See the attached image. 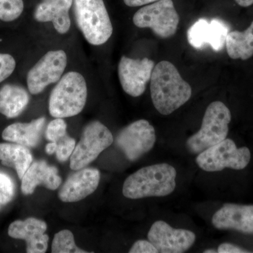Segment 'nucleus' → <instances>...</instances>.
I'll return each mask as SVG.
<instances>
[{
    "label": "nucleus",
    "instance_id": "a878e982",
    "mask_svg": "<svg viewBox=\"0 0 253 253\" xmlns=\"http://www.w3.org/2000/svg\"><path fill=\"white\" fill-rule=\"evenodd\" d=\"M67 125L62 118H57L48 125L46 129V137L49 141L57 142L66 135Z\"/></svg>",
    "mask_w": 253,
    "mask_h": 253
},
{
    "label": "nucleus",
    "instance_id": "dca6fc26",
    "mask_svg": "<svg viewBox=\"0 0 253 253\" xmlns=\"http://www.w3.org/2000/svg\"><path fill=\"white\" fill-rule=\"evenodd\" d=\"M212 223L218 229H234L253 234V206L224 204L214 213Z\"/></svg>",
    "mask_w": 253,
    "mask_h": 253
},
{
    "label": "nucleus",
    "instance_id": "1a4fd4ad",
    "mask_svg": "<svg viewBox=\"0 0 253 253\" xmlns=\"http://www.w3.org/2000/svg\"><path fill=\"white\" fill-rule=\"evenodd\" d=\"M66 66L67 55L64 51H48L28 72V90L33 94L42 92L49 84L61 79Z\"/></svg>",
    "mask_w": 253,
    "mask_h": 253
},
{
    "label": "nucleus",
    "instance_id": "b1692460",
    "mask_svg": "<svg viewBox=\"0 0 253 253\" xmlns=\"http://www.w3.org/2000/svg\"><path fill=\"white\" fill-rule=\"evenodd\" d=\"M24 9L23 0H0V20L11 22L17 19Z\"/></svg>",
    "mask_w": 253,
    "mask_h": 253
},
{
    "label": "nucleus",
    "instance_id": "aec40b11",
    "mask_svg": "<svg viewBox=\"0 0 253 253\" xmlns=\"http://www.w3.org/2000/svg\"><path fill=\"white\" fill-rule=\"evenodd\" d=\"M29 101V94L22 86L5 84L0 89V113L8 118L18 117Z\"/></svg>",
    "mask_w": 253,
    "mask_h": 253
},
{
    "label": "nucleus",
    "instance_id": "f03ea898",
    "mask_svg": "<svg viewBox=\"0 0 253 253\" xmlns=\"http://www.w3.org/2000/svg\"><path fill=\"white\" fill-rule=\"evenodd\" d=\"M176 176L175 168L166 163L142 168L126 178L123 194L129 199L168 196L175 189Z\"/></svg>",
    "mask_w": 253,
    "mask_h": 253
},
{
    "label": "nucleus",
    "instance_id": "a211bd4d",
    "mask_svg": "<svg viewBox=\"0 0 253 253\" xmlns=\"http://www.w3.org/2000/svg\"><path fill=\"white\" fill-rule=\"evenodd\" d=\"M21 181V191L24 195L33 194L39 185L44 186L49 190H56L62 182L56 168L49 166L43 161L32 163Z\"/></svg>",
    "mask_w": 253,
    "mask_h": 253
},
{
    "label": "nucleus",
    "instance_id": "72a5a7b5",
    "mask_svg": "<svg viewBox=\"0 0 253 253\" xmlns=\"http://www.w3.org/2000/svg\"><path fill=\"white\" fill-rule=\"evenodd\" d=\"M217 253V251H216L215 250H213V249L206 250V251H204V253Z\"/></svg>",
    "mask_w": 253,
    "mask_h": 253
},
{
    "label": "nucleus",
    "instance_id": "ddd939ff",
    "mask_svg": "<svg viewBox=\"0 0 253 253\" xmlns=\"http://www.w3.org/2000/svg\"><path fill=\"white\" fill-rule=\"evenodd\" d=\"M229 28L220 19L208 21L200 18L190 27L187 32L189 44L195 49H202L210 45L216 51H221L225 46Z\"/></svg>",
    "mask_w": 253,
    "mask_h": 253
},
{
    "label": "nucleus",
    "instance_id": "4be33fe9",
    "mask_svg": "<svg viewBox=\"0 0 253 253\" xmlns=\"http://www.w3.org/2000/svg\"><path fill=\"white\" fill-rule=\"evenodd\" d=\"M227 54L232 59L248 60L253 56V21L245 31L229 32L226 38Z\"/></svg>",
    "mask_w": 253,
    "mask_h": 253
},
{
    "label": "nucleus",
    "instance_id": "423d86ee",
    "mask_svg": "<svg viewBox=\"0 0 253 253\" xmlns=\"http://www.w3.org/2000/svg\"><path fill=\"white\" fill-rule=\"evenodd\" d=\"M251 157L249 148H237L234 141L225 139L200 153L196 161L206 172H219L227 168L241 170L247 167Z\"/></svg>",
    "mask_w": 253,
    "mask_h": 253
},
{
    "label": "nucleus",
    "instance_id": "393cba45",
    "mask_svg": "<svg viewBox=\"0 0 253 253\" xmlns=\"http://www.w3.org/2000/svg\"><path fill=\"white\" fill-rule=\"evenodd\" d=\"M15 186L12 179L6 173L0 172V205H6L14 198Z\"/></svg>",
    "mask_w": 253,
    "mask_h": 253
},
{
    "label": "nucleus",
    "instance_id": "cd10ccee",
    "mask_svg": "<svg viewBox=\"0 0 253 253\" xmlns=\"http://www.w3.org/2000/svg\"><path fill=\"white\" fill-rule=\"evenodd\" d=\"M16 66V61L11 55L0 53V83L12 74Z\"/></svg>",
    "mask_w": 253,
    "mask_h": 253
},
{
    "label": "nucleus",
    "instance_id": "7c9ffc66",
    "mask_svg": "<svg viewBox=\"0 0 253 253\" xmlns=\"http://www.w3.org/2000/svg\"><path fill=\"white\" fill-rule=\"evenodd\" d=\"M159 0H124V2L126 6L134 7V6H144V5L151 4Z\"/></svg>",
    "mask_w": 253,
    "mask_h": 253
},
{
    "label": "nucleus",
    "instance_id": "7ed1b4c3",
    "mask_svg": "<svg viewBox=\"0 0 253 253\" xmlns=\"http://www.w3.org/2000/svg\"><path fill=\"white\" fill-rule=\"evenodd\" d=\"M87 99L85 79L78 72H68L55 86L49 100V111L53 117L76 116L84 109Z\"/></svg>",
    "mask_w": 253,
    "mask_h": 253
},
{
    "label": "nucleus",
    "instance_id": "9b49d317",
    "mask_svg": "<svg viewBox=\"0 0 253 253\" xmlns=\"http://www.w3.org/2000/svg\"><path fill=\"white\" fill-rule=\"evenodd\" d=\"M148 239L158 253H182L192 247L196 237L192 231L174 229L166 221H157L151 226Z\"/></svg>",
    "mask_w": 253,
    "mask_h": 253
},
{
    "label": "nucleus",
    "instance_id": "f3484780",
    "mask_svg": "<svg viewBox=\"0 0 253 253\" xmlns=\"http://www.w3.org/2000/svg\"><path fill=\"white\" fill-rule=\"evenodd\" d=\"M73 0H42L37 6L34 16L39 22H51L60 34H66L71 28L69 10Z\"/></svg>",
    "mask_w": 253,
    "mask_h": 253
},
{
    "label": "nucleus",
    "instance_id": "f257e3e1",
    "mask_svg": "<svg viewBox=\"0 0 253 253\" xmlns=\"http://www.w3.org/2000/svg\"><path fill=\"white\" fill-rule=\"evenodd\" d=\"M192 89L172 63L161 61L151 78V96L158 112L164 116L179 109L191 98Z\"/></svg>",
    "mask_w": 253,
    "mask_h": 253
},
{
    "label": "nucleus",
    "instance_id": "f8f14e48",
    "mask_svg": "<svg viewBox=\"0 0 253 253\" xmlns=\"http://www.w3.org/2000/svg\"><path fill=\"white\" fill-rule=\"evenodd\" d=\"M154 66V61L148 58L133 59L123 56L118 64V76L123 90L133 97L143 94Z\"/></svg>",
    "mask_w": 253,
    "mask_h": 253
},
{
    "label": "nucleus",
    "instance_id": "39448f33",
    "mask_svg": "<svg viewBox=\"0 0 253 253\" xmlns=\"http://www.w3.org/2000/svg\"><path fill=\"white\" fill-rule=\"evenodd\" d=\"M231 121L230 111L224 103H211L205 113L201 129L186 141V147L189 152L200 154L224 141L228 135Z\"/></svg>",
    "mask_w": 253,
    "mask_h": 253
},
{
    "label": "nucleus",
    "instance_id": "4468645a",
    "mask_svg": "<svg viewBox=\"0 0 253 253\" xmlns=\"http://www.w3.org/2000/svg\"><path fill=\"white\" fill-rule=\"evenodd\" d=\"M46 224L44 221L29 217L26 220H16L11 223L8 229L10 237L24 240L28 253H44L48 248L49 236L44 234Z\"/></svg>",
    "mask_w": 253,
    "mask_h": 253
},
{
    "label": "nucleus",
    "instance_id": "473e14b6",
    "mask_svg": "<svg viewBox=\"0 0 253 253\" xmlns=\"http://www.w3.org/2000/svg\"><path fill=\"white\" fill-rule=\"evenodd\" d=\"M235 1L239 6L243 7H248L253 4V0H235Z\"/></svg>",
    "mask_w": 253,
    "mask_h": 253
},
{
    "label": "nucleus",
    "instance_id": "9d476101",
    "mask_svg": "<svg viewBox=\"0 0 253 253\" xmlns=\"http://www.w3.org/2000/svg\"><path fill=\"white\" fill-rule=\"evenodd\" d=\"M156 141L154 126L146 120H139L120 131L116 145L128 160L135 161L151 151Z\"/></svg>",
    "mask_w": 253,
    "mask_h": 253
},
{
    "label": "nucleus",
    "instance_id": "2f4dec72",
    "mask_svg": "<svg viewBox=\"0 0 253 253\" xmlns=\"http://www.w3.org/2000/svg\"><path fill=\"white\" fill-rule=\"evenodd\" d=\"M57 149V143L54 141H50L49 144L46 145L45 147L46 153L49 155L55 154Z\"/></svg>",
    "mask_w": 253,
    "mask_h": 253
},
{
    "label": "nucleus",
    "instance_id": "6e6552de",
    "mask_svg": "<svg viewBox=\"0 0 253 253\" xmlns=\"http://www.w3.org/2000/svg\"><path fill=\"white\" fill-rule=\"evenodd\" d=\"M133 22L136 27L151 28L156 36L168 38L175 34L179 16L172 0H159L138 10Z\"/></svg>",
    "mask_w": 253,
    "mask_h": 253
},
{
    "label": "nucleus",
    "instance_id": "bb28decb",
    "mask_svg": "<svg viewBox=\"0 0 253 253\" xmlns=\"http://www.w3.org/2000/svg\"><path fill=\"white\" fill-rule=\"evenodd\" d=\"M57 149H56V158L60 162H65L68 158H71L75 148H76V140L71 136H63L57 142Z\"/></svg>",
    "mask_w": 253,
    "mask_h": 253
},
{
    "label": "nucleus",
    "instance_id": "5701e85b",
    "mask_svg": "<svg viewBox=\"0 0 253 253\" xmlns=\"http://www.w3.org/2000/svg\"><path fill=\"white\" fill-rule=\"evenodd\" d=\"M53 253H86L80 249L75 243L74 236L71 231L62 230L56 233L51 245Z\"/></svg>",
    "mask_w": 253,
    "mask_h": 253
},
{
    "label": "nucleus",
    "instance_id": "412c9836",
    "mask_svg": "<svg viewBox=\"0 0 253 253\" xmlns=\"http://www.w3.org/2000/svg\"><path fill=\"white\" fill-rule=\"evenodd\" d=\"M0 161L4 166L16 169L18 177L21 179L33 163V156L26 146L1 143Z\"/></svg>",
    "mask_w": 253,
    "mask_h": 253
},
{
    "label": "nucleus",
    "instance_id": "20e7f679",
    "mask_svg": "<svg viewBox=\"0 0 253 253\" xmlns=\"http://www.w3.org/2000/svg\"><path fill=\"white\" fill-rule=\"evenodd\" d=\"M76 22L89 44L99 46L112 36L113 26L103 0H74Z\"/></svg>",
    "mask_w": 253,
    "mask_h": 253
},
{
    "label": "nucleus",
    "instance_id": "0eeeda50",
    "mask_svg": "<svg viewBox=\"0 0 253 253\" xmlns=\"http://www.w3.org/2000/svg\"><path fill=\"white\" fill-rule=\"evenodd\" d=\"M113 142L112 133L99 121H93L85 126L79 143L71 156L70 166L73 170L83 169L95 161L101 152Z\"/></svg>",
    "mask_w": 253,
    "mask_h": 253
},
{
    "label": "nucleus",
    "instance_id": "c85d7f7f",
    "mask_svg": "<svg viewBox=\"0 0 253 253\" xmlns=\"http://www.w3.org/2000/svg\"><path fill=\"white\" fill-rule=\"evenodd\" d=\"M129 253H157V249L152 243L146 240L136 241L129 251Z\"/></svg>",
    "mask_w": 253,
    "mask_h": 253
},
{
    "label": "nucleus",
    "instance_id": "6ab92c4d",
    "mask_svg": "<svg viewBox=\"0 0 253 253\" xmlns=\"http://www.w3.org/2000/svg\"><path fill=\"white\" fill-rule=\"evenodd\" d=\"M46 118H41L31 123H16L5 128L2 138L5 141L26 147H36L41 140Z\"/></svg>",
    "mask_w": 253,
    "mask_h": 253
},
{
    "label": "nucleus",
    "instance_id": "2eb2a0df",
    "mask_svg": "<svg viewBox=\"0 0 253 253\" xmlns=\"http://www.w3.org/2000/svg\"><path fill=\"white\" fill-rule=\"evenodd\" d=\"M66 180L59 192V198L65 203H73L93 194L100 181V172L94 168L78 170Z\"/></svg>",
    "mask_w": 253,
    "mask_h": 253
},
{
    "label": "nucleus",
    "instance_id": "c756f323",
    "mask_svg": "<svg viewBox=\"0 0 253 253\" xmlns=\"http://www.w3.org/2000/svg\"><path fill=\"white\" fill-rule=\"evenodd\" d=\"M217 253H250L249 251L241 249L239 246L231 244H222L219 245L218 248Z\"/></svg>",
    "mask_w": 253,
    "mask_h": 253
}]
</instances>
